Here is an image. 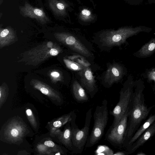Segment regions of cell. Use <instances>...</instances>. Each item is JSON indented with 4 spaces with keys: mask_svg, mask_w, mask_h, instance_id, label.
I'll list each match as a JSON object with an SVG mask.
<instances>
[{
    "mask_svg": "<svg viewBox=\"0 0 155 155\" xmlns=\"http://www.w3.org/2000/svg\"><path fill=\"white\" fill-rule=\"evenodd\" d=\"M143 89L137 88L131 98L128 108V114L127 129L123 147L127 145L143 121L147 118L154 106L148 107L145 102Z\"/></svg>",
    "mask_w": 155,
    "mask_h": 155,
    "instance_id": "cell-1",
    "label": "cell"
},
{
    "mask_svg": "<svg viewBox=\"0 0 155 155\" xmlns=\"http://www.w3.org/2000/svg\"><path fill=\"white\" fill-rule=\"evenodd\" d=\"M108 102L104 99L101 104L97 106L94 114V123L85 147L89 148L96 144L103 135L108 120Z\"/></svg>",
    "mask_w": 155,
    "mask_h": 155,
    "instance_id": "cell-2",
    "label": "cell"
},
{
    "mask_svg": "<svg viewBox=\"0 0 155 155\" xmlns=\"http://www.w3.org/2000/svg\"><path fill=\"white\" fill-rule=\"evenodd\" d=\"M92 117V109L90 108L86 114L84 127L80 129L76 124V114L74 111L70 121L71 129V140L73 153H81L85 147L89 135L90 125Z\"/></svg>",
    "mask_w": 155,
    "mask_h": 155,
    "instance_id": "cell-3",
    "label": "cell"
},
{
    "mask_svg": "<svg viewBox=\"0 0 155 155\" xmlns=\"http://www.w3.org/2000/svg\"><path fill=\"white\" fill-rule=\"evenodd\" d=\"M148 29L145 26H139L135 28L124 27L116 30H107L100 34V40L103 45L108 47L118 46L129 37Z\"/></svg>",
    "mask_w": 155,
    "mask_h": 155,
    "instance_id": "cell-4",
    "label": "cell"
},
{
    "mask_svg": "<svg viewBox=\"0 0 155 155\" xmlns=\"http://www.w3.org/2000/svg\"><path fill=\"white\" fill-rule=\"evenodd\" d=\"M133 92L130 85L124 86L120 90L118 102L113 110L110 111V114L114 117L111 126L116 125L128 111Z\"/></svg>",
    "mask_w": 155,
    "mask_h": 155,
    "instance_id": "cell-5",
    "label": "cell"
},
{
    "mask_svg": "<svg viewBox=\"0 0 155 155\" xmlns=\"http://www.w3.org/2000/svg\"><path fill=\"white\" fill-rule=\"evenodd\" d=\"M128 110L115 126H110L107 130L106 139L115 146L121 147L124 144L125 132L127 126Z\"/></svg>",
    "mask_w": 155,
    "mask_h": 155,
    "instance_id": "cell-6",
    "label": "cell"
},
{
    "mask_svg": "<svg viewBox=\"0 0 155 155\" xmlns=\"http://www.w3.org/2000/svg\"><path fill=\"white\" fill-rule=\"evenodd\" d=\"M26 130V127L23 123L13 119L7 126L4 134L7 140L15 142L22 138Z\"/></svg>",
    "mask_w": 155,
    "mask_h": 155,
    "instance_id": "cell-7",
    "label": "cell"
},
{
    "mask_svg": "<svg viewBox=\"0 0 155 155\" xmlns=\"http://www.w3.org/2000/svg\"><path fill=\"white\" fill-rule=\"evenodd\" d=\"M81 85L84 88L91 98H93L97 91L96 81L91 70L84 68L79 71Z\"/></svg>",
    "mask_w": 155,
    "mask_h": 155,
    "instance_id": "cell-8",
    "label": "cell"
},
{
    "mask_svg": "<svg viewBox=\"0 0 155 155\" xmlns=\"http://www.w3.org/2000/svg\"><path fill=\"white\" fill-rule=\"evenodd\" d=\"M123 72V68L119 64H111L107 70L104 77L105 86L110 87L114 83L119 81L122 77Z\"/></svg>",
    "mask_w": 155,
    "mask_h": 155,
    "instance_id": "cell-9",
    "label": "cell"
},
{
    "mask_svg": "<svg viewBox=\"0 0 155 155\" xmlns=\"http://www.w3.org/2000/svg\"><path fill=\"white\" fill-rule=\"evenodd\" d=\"M155 135V121L130 147L127 149L129 154L135 152Z\"/></svg>",
    "mask_w": 155,
    "mask_h": 155,
    "instance_id": "cell-10",
    "label": "cell"
},
{
    "mask_svg": "<svg viewBox=\"0 0 155 155\" xmlns=\"http://www.w3.org/2000/svg\"><path fill=\"white\" fill-rule=\"evenodd\" d=\"M155 121V109L138 129L128 142L126 148L130 147Z\"/></svg>",
    "mask_w": 155,
    "mask_h": 155,
    "instance_id": "cell-11",
    "label": "cell"
},
{
    "mask_svg": "<svg viewBox=\"0 0 155 155\" xmlns=\"http://www.w3.org/2000/svg\"><path fill=\"white\" fill-rule=\"evenodd\" d=\"M59 141L67 148L73 152V148L71 140V129L70 122L67 123L66 126L63 131L57 134Z\"/></svg>",
    "mask_w": 155,
    "mask_h": 155,
    "instance_id": "cell-12",
    "label": "cell"
},
{
    "mask_svg": "<svg viewBox=\"0 0 155 155\" xmlns=\"http://www.w3.org/2000/svg\"><path fill=\"white\" fill-rule=\"evenodd\" d=\"M74 111L64 115L53 122L51 124V134H58L60 130L59 128L64 124L71 120Z\"/></svg>",
    "mask_w": 155,
    "mask_h": 155,
    "instance_id": "cell-13",
    "label": "cell"
},
{
    "mask_svg": "<svg viewBox=\"0 0 155 155\" xmlns=\"http://www.w3.org/2000/svg\"><path fill=\"white\" fill-rule=\"evenodd\" d=\"M83 88L77 81H75L74 82L73 93L74 98L78 102H84L88 100V97Z\"/></svg>",
    "mask_w": 155,
    "mask_h": 155,
    "instance_id": "cell-14",
    "label": "cell"
},
{
    "mask_svg": "<svg viewBox=\"0 0 155 155\" xmlns=\"http://www.w3.org/2000/svg\"><path fill=\"white\" fill-rule=\"evenodd\" d=\"M79 18L83 21L87 22L91 21L94 18L91 12L86 8L81 10L79 15Z\"/></svg>",
    "mask_w": 155,
    "mask_h": 155,
    "instance_id": "cell-15",
    "label": "cell"
},
{
    "mask_svg": "<svg viewBox=\"0 0 155 155\" xmlns=\"http://www.w3.org/2000/svg\"><path fill=\"white\" fill-rule=\"evenodd\" d=\"M96 155H112L114 154L112 150L105 145H100L95 152Z\"/></svg>",
    "mask_w": 155,
    "mask_h": 155,
    "instance_id": "cell-16",
    "label": "cell"
},
{
    "mask_svg": "<svg viewBox=\"0 0 155 155\" xmlns=\"http://www.w3.org/2000/svg\"><path fill=\"white\" fill-rule=\"evenodd\" d=\"M26 113L31 125L34 127L36 128L37 126V123L32 110L30 109H27L26 110Z\"/></svg>",
    "mask_w": 155,
    "mask_h": 155,
    "instance_id": "cell-17",
    "label": "cell"
},
{
    "mask_svg": "<svg viewBox=\"0 0 155 155\" xmlns=\"http://www.w3.org/2000/svg\"><path fill=\"white\" fill-rule=\"evenodd\" d=\"M155 48V43L151 42L143 48L141 50V53L143 54L146 55L150 53Z\"/></svg>",
    "mask_w": 155,
    "mask_h": 155,
    "instance_id": "cell-18",
    "label": "cell"
},
{
    "mask_svg": "<svg viewBox=\"0 0 155 155\" xmlns=\"http://www.w3.org/2000/svg\"><path fill=\"white\" fill-rule=\"evenodd\" d=\"M66 63L67 66L74 70L80 71L84 68L80 64L69 61L67 60Z\"/></svg>",
    "mask_w": 155,
    "mask_h": 155,
    "instance_id": "cell-19",
    "label": "cell"
},
{
    "mask_svg": "<svg viewBox=\"0 0 155 155\" xmlns=\"http://www.w3.org/2000/svg\"><path fill=\"white\" fill-rule=\"evenodd\" d=\"M37 149L39 152L40 153H44L47 150L48 147L45 145L40 144L37 146Z\"/></svg>",
    "mask_w": 155,
    "mask_h": 155,
    "instance_id": "cell-20",
    "label": "cell"
},
{
    "mask_svg": "<svg viewBox=\"0 0 155 155\" xmlns=\"http://www.w3.org/2000/svg\"><path fill=\"white\" fill-rule=\"evenodd\" d=\"M44 144L49 148H55L56 145L52 141L50 140H46L44 142Z\"/></svg>",
    "mask_w": 155,
    "mask_h": 155,
    "instance_id": "cell-21",
    "label": "cell"
},
{
    "mask_svg": "<svg viewBox=\"0 0 155 155\" xmlns=\"http://www.w3.org/2000/svg\"><path fill=\"white\" fill-rule=\"evenodd\" d=\"M131 4L132 5H136L141 3L143 0H129Z\"/></svg>",
    "mask_w": 155,
    "mask_h": 155,
    "instance_id": "cell-22",
    "label": "cell"
},
{
    "mask_svg": "<svg viewBox=\"0 0 155 155\" xmlns=\"http://www.w3.org/2000/svg\"><path fill=\"white\" fill-rule=\"evenodd\" d=\"M35 14L38 16H41L43 15V12L41 10L38 9H35L34 11Z\"/></svg>",
    "mask_w": 155,
    "mask_h": 155,
    "instance_id": "cell-23",
    "label": "cell"
},
{
    "mask_svg": "<svg viewBox=\"0 0 155 155\" xmlns=\"http://www.w3.org/2000/svg\"><path fill=\"white\" fill-rule=\"evenodd\" d=\"M9 31L7 29L3 30L1 33L0 36L2 37L6 36L8 34Z\"/></svg>",
    "mask_w": 155,
    "mask_h": 155,
    "instance_id": "cell-24",
    "label": "cell"
},
{
    "mask_svg": "<svg viewBox=\"0 0 155 155\" xmlns=\"http://www.w3.org/2000/svg\"><path fill=\"white\" fill-rule=\"evenodd\" d=\"M50 54L52 56H55L58 54V51L56 49L52 48L50 51Z\"/></svg>",
    "mask_w": 155,
    "mask_h": 155,
    "instance_id": "cell-25",
    "label": "cell"
},
{
    "mask_svg": "<svg viewBox=\"0 0 155 155\" xmlns=\"http://www.w3.org/2000/svg\"><path fill=\"white\" fill-rule=\"evenodd\" d=\"M57 6L58 9L61 10H64L65 8L64 5L61 3H58L57 5Z\"/></svg>",
    "mask_w": 155,
    "mask_h": 155,
    "instance_id": "cell-26",
    "label": "cell"
},
{
    "mask_svg": "<svg viewBox=\"0 0 155 155\" xmlns=\"http://www.w3.org/2000/svg\"><path fill=\"white\" fill-rule=\"evenodd\" d=\"M128 154H129V153L127 151H120L116 152L115 153H114L113 155H125Z\"/></svg>",
    "mask_w": 155,
    "mask_h": 155,
    "instance_id": "cell-27",
    "label": "cell"
},
{
    "mask_svg": "<svg viewBox=\"0 0 155 155\" xmlns=\"http://www.w3.org/2000/svg\"><path fill=\"white\" fill-rule=\"evenodd\" d=\"M51 75L53 77H58L59 76L60 74L58 72L54 71L51 73Z\"/></svg>",
    "mask_w": 155,
    "mask_h": 155,
    "instance_id": "cell-28",
    "label": "cell"
},
{
    "mask_svg": "<svg viewBox=\"0 0 155 155\" xmlns=\"http://www.w3.org/2000/svg\"><path fill=\"white\" fill-rule=\"evenodd\" d=\"M47 45L49 48H51L52 46V43L51 42H48V43Z\"/></svg>",
    "mask_w": 155,
    "mask_h": 155,
    "instance_id": "cell-29",
    "label": "cell"
},
{
    "mask_svg": "<svg viewBox=\"0 0 155 155\" xmlns=\"http://www.w3.org/2000/svg\"><path fill=\"white\" fill-rule=\"evenodd\" d=\"M137 155H146V154L142 152H140L138 153L137 154Z\"/></svg>",
    "mask_w": 155,
    "mask_h": 155,
    "instance_id": "cell-30",
    "label": "cell"
},
{
    "mask_svg": "<svg viewBox=\"0 0 155 155\" xmlns=\"http://www.w3.org/2000/svg\"><path fill=\"white\" fill-rule=\"evenodd\" d=\"M149 3H155V0H148Z\"/></svg>",
    "mask_w": 155,
    "mask_h": 155,
    "instance_id": "cell-31",
    "label": "cell"
}]
</instances>
